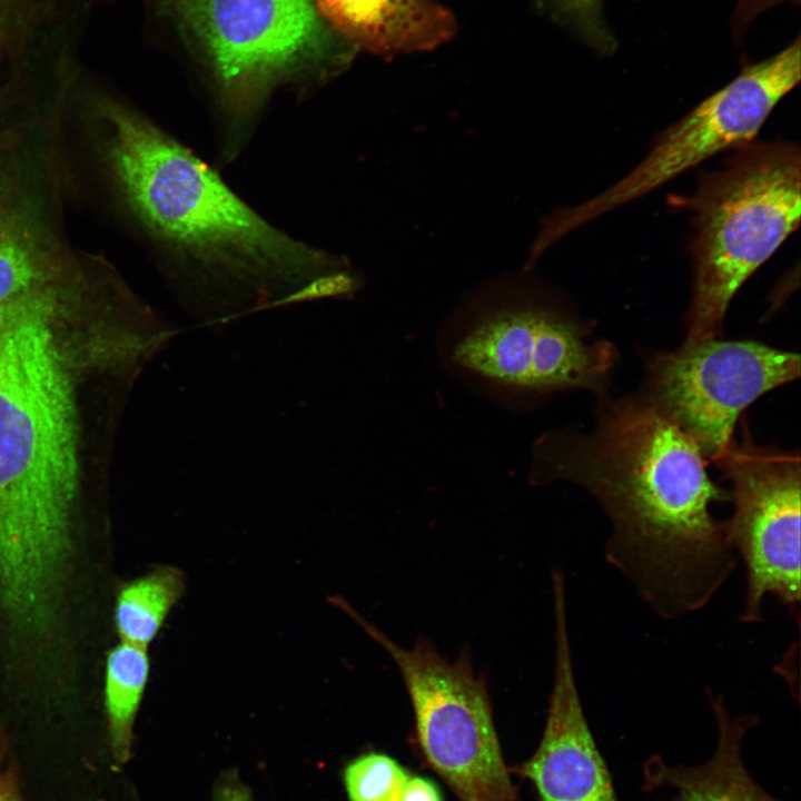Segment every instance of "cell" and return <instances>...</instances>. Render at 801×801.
Wrapping results in <instances>:
<instances>
[{
  "mask_svg": "<svg viewBox=\"0 0 801 801\" xmlns=\"http://www.w3.org/2000/svg\"><path fill=\"white\" fill-rule=\"evenodd\" d=\"M337 605L395 662L421 755L457 800L523 801L504 760L486 682L468 653L452 662L425 637L405 649L345 601L337 599Z\"/></svg>",
  "mask_w": 801,
  "mask_h": 801,
  "instance_id": "5",
  "label": "cell"
},
{
  "mask_svg": "<svg viewBox=\"0 0 801 801\" xmlns=\"http://www.w3.org/2000/svg\"><path fill=\"white\" fill-rule=\"evenodd\" d=\"M7 1H8V0H0V16H1L4 7H6Z\"/></svg>",
  "mask_w": 801,
  "mask_h": 801,
  "instance_id": "23",
  "label": "cell"
},
{
  "mask_svg": "<svg viewBox=\"0 0 801 801\" xmlns=\"http://www.w3.org/2000/svg\"><path fill=\"white\" fill-rule=\"evenodd\" d=\"M44 254L17 220L0 218V307L53 288Z\"/></svg>",
  "mask_w": 801,
  "mask_h": 801,
  "instance_id": "16",
  "label": "cell"
},
{
  "mask_svg": "<svg viewBox=\"0 0 801 801\" xmlns=\"http://www.w3.org/2000/svg\"><path fill=\"white\" fill-rule=\"evenodd\" d=\"M565 10L580 23L586 39L596 51L612 53L616 47L602 12V0H560Z\"/></svg>",
  "mask_w": 801,
  "mask_h": 801,
  "instance_id": "18",
  "label": "cell"
},
{
  "mask_svg": "<svg viewBox=\"0 0 801 801\" xmlns=\"http://www.w3.org/2000/svg\"><path fill=\"white\" fill-rule=\"evenodd\" d=\"M21 299H18L9 305L0 307V332L4 327L6 323L8 322V319L10 318V316L12 315V313L14 312L16 307L18 306V304Z\"/></svg>",
  "mask_w": 801,
  "mask_h": 801,
  "instance_id": "22",
  "label": "cell"
},
{
  "mask_svg": "<svg viewBox=\"0 0 801 801\" xmlns=\"http://www.w3.org/2000/svg\"><path fill=\"white\" fill-rule=\"evenodd\" d=\"M399 801H444V798L432 779L412 773Z\"/></svg>",
  "mask_w": 801,
  "mask_h": 801,
  "instance_id": "20",
  "label": "cell"
},
{
  "mask_svg": "<svg viewBox=\"0 0 801 801\" xmlns=\"http://www.w3.org/2000/svg\"><path fill=\"white\" fill-rule=\"evenodd\" d=\"M800 375V356L748 340L684 342L649 364L644 397L716 457L740 414Z\"/></svg>",
  "mask_w": 801,
  "mask_h": 801,
  "instance_id": "10",
  "label": "cell"
},
{
  "mask_svg": "<svg viewBox=\"0 0 801 801\" xmlns=\"http://www.w3.org/2000/svg\"><path fill=\"white\" fill-rule=\"evenodd\" d=\"M718 740L713 754L699 764H671L652 755L642 765L641 789L653 792L669 788L673 801H782L765 791L751 775L742 756L746 733L760 720L754 714L733 716L721 694L708 691Z\"/></svg>",
  "mask_w": 801,
  "mask_h": 801,
  "instance_id": "12",
  "label": "cell"
},
{
  "mask_svg": "<svg viewBox=\"0 0 801 801\" xmlns=\"http://www.w3.org/2000/svg\"><path fill=\"white\" fill-rule=\"evenodd\" d=\"M476 313L455 340L452 360L501 387L546 393L601 390L616 353L605 340L589 342L574 319L508 288Z\"/></svg>",
  "mask_w": 801,
  "mask_h": 801,
  "instance_id": "8",
  "label": "cell"
},
{
  "mask_svg": "<svg viewBox=\"0 0 801 801\" xmlns=\"http://www.w3.org/2000/svg\"><path fill=\"white\" fill-rule=\"evenodd\" d=\"M185 590L182 572L170 565L125 583L118 591L115 625L121 642L148 649Z\"/></svg>",
  "mask_w": 801,
  "mask_h": 801,
  "instance_id": "15",
  "label": "cell"
},
{
  "mask_svg": "<svg viewBox=\"0 0 801 801\" xmlns=\"http://www.w3.org/2000/svg\"><path fill=\"white\" fill-rule=\"evenodd\" d=\"M340 31L376 53L425 51L454 31L449 13L434 0H313Z\"/></svg>",
  "mask_w": 801,
  "mask_h": 801,
  "instance_id": "13",
  "label": "cell"
},
{
  "mask_svg": "<svg viewBox=\"0 0 801 801\" xmlns=\"http://www.w3.org/2000/svg\"><path fill=\"white\" fill-rule=\"evenodd\" d=\"M149 671L150 661L146 647L120 641L108 652L103 703L109 750L119 765L131 758L135 722Z\"/></svg>",
  "mask_w": 801,
  "mask_h": 801,
  "instance_id": "14",
  "label": "cell"
},
{
  "mask_svg": "<svg viewBox=\"0 0 801 801\" xmlns=\"http://www.w3.org/2000/svg\"><path fill=\"white\" fill-rule=\"evenodd\" d=\"M180 8L210 58L231 157L271 87L319 53L323 24L313 0H180Z\"/></svg>",
  "mask_w": 801,
  "mask_h": 801,
  "instance_id": "7",
  "label": "cell"
},
{
  "mask_svg": "<svg viewBox=\"0 0 801 801\" xmlns=\"http://www.w3.org/2000/svg\"><path fill=\"white\" fill-rule=\"evenodd\" d=\"M799 81L798 37L780 52L746 65L728 85L662 131L643 160L613 186L546 218L533 250L543 254L567 233L643 197L715 154L752 142L778 102Z\"/></svg>",
  "mask_w": 801,
  "mask_h": 801,
  "instance_id": "6",
  "label": "cell"
},
{
  "mask_svg": "<svg viewBox=\"0 0 801 801\" xmlns=\"http://www.w3.org/2000/svg\"><path fill=\"white\" fill-rule=\"evenodd\" d=\"M61 310L57 291L27 296L0 332V610L27 652L60 625L81 484Z\"/></svg>",
  "mask_w": 801,
  "mask_h": 801,
  "instance_id": "2",
  "label": "cell"
},
{
  "mask_svg": "<svg viewBox=\"0 0 801 801\" xmlns=\"http://www.w3.org/2000/svg\"><path fill=\"white\" fill-rule=\"evenodd\" d=\"M216 801H251L249 795L238 785L227 784L218 793Z\"/></svg>",
  "mask_w": 801,
  "mask_h": 801,
  "instance_id": "21",
  "label": "cell"
},
{
  "mask_svg": "<svg viewBox=\"0 0 801 801\" xmlns=\"http://www.w3.org/2000/svg\"><path fill=\"white\" fill-rule=\"evenodd\" d=\"M801 158L791 142H749L704 172L693 212L692 298L685 342L714 338L735 293L799 227Z\"/></svg>",
  "mask_w": 801,
  "mask_h": 801,
  "instance_id": "4",
  "label": "cell"
},
{
  "mask_svg": "<svg viewBox=\"0 0 801 801\" xmlns=\"http://www.w3.org/2000/svg\"><path fill=\"white\" fill-rule=\"evenodd\" d=\"M108 157L125 202L169 263L206 280L280 289L283 305L316 300L349 270L345 258L294 239L238 197L171 135L106 102Z\"/></svg>",
  "mask_w": 801,
  "mask_h": 801,
  "instance_id": "3",
  "label": "cell"
},
{
  "mask_svg": "<svg viewBox=\"0 0 801 801\" xmlns=\"http://www.w3.org/2000/svg\"><path fill=\"white\" fill-rule=\"evenodd\" d=\"M565 605V594L554 592V675L542 736L510 772L528 783L531 801H620L577 691Z\"/></svg>",
  "mask_w": 801,
  "mask_h": 801,
  "instance_id": "11",
  "label": "cell"
},
{
  "mask_svg": "<svg viewBox=\"0 0 801 801\" xmlns=\"http://www.w3.org/2000/svg\"><path fill=\"white\" fill-rule=\"evenodd\" d=\"M0 801H24L17 768L9 758L8 740L2 730H0Z\"/></svg>",
  "mask_w": 801,
  "mask_h": 801,
  "instance_id": "19",
  "label": "cell"
},
{
  "mask_svg": "<svg viewBox=\"0 0 801 801\" xmlns=\"http://www.w3.org/2000/svg\"><path fill=\"white\" fill-rule=\"evenodd\" d=\"M700 444L656 405L610 404L587 435L550 434L534 446V484L576 483L604 511L605 560L660 617L710 603L738 566L711 506L729 494L709 477Z\"/></svg>",
  "mask_w": 801,
  "mask_h": 801,
  "instance_id": "1",
  "label": "cell"
},
{
  "mask_svg": "<svg viewBox=\"0 0 801 801\" xmlns=\"http://www.w3.org/2000/svg\"><path fill=\"white\" fill-rule=\"evenodd\" d=\"M715 457L731 482L729 541L745 568L741 623L762 622V605L773 595L800 622V457L753 443L746 427Z\"/></svg>",
  "mask_w": 801,
  "mask_h": 801,
  "instance_id": "9",
  "label": "cell"
},
{
  "mask_svg": "<svg viewBox=\"0 0 801 801\" xmlns=\"http://www.w3.org/2000/svg\"><path fill=\"white\" fill-rule=\"evenodd\" d=\"M411 774L393 756L367 751L346 763L342 781L348 801H399Z\"/></svg>",
  "mask_w": 801,
  "mask_h": 801,
  "instance_id": "17",
  "label": "cell"
}]
</instances>
